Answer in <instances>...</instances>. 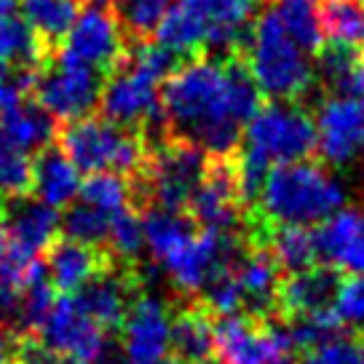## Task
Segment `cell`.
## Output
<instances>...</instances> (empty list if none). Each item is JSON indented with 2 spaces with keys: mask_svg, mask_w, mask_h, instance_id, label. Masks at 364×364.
Instances as JSON below:
<instances>
[{
  "mask_svg": "<svg viewBox=\"0 0 364 364\" xmlns=\"http://www.w3.org/2000/svg\"><path fill=\"white\" fill-rule=\"evenodd\" d=\"M260 107V89L241 51L185 59L161 86L166 134L191 139L206 156H236L244 126Z\"/></svg>",
  "mask_w": 364,
  "mask_h": 364,
  "instance_id": "1",
  "label": "cell"
},
{
  "mask_svg": "<svg viewBox=\"0 0 364 364\" xmlns=\"http://www.w3.org/2000/svg\"><path fill=\"white\" fill-rule=\"evenodd\" d=\"M346 201L341 180L314 161L276 164L268 169L260 193L244 217L265 225H316L332 217Z\"/></svg>",
  "mask_w": 364,
  "mask_h": 364,
  "instance_id": "2",
  "label": "cell"
},
{
  "mask_svg": "<svg viewBox=\"0 0 364 364\" xmlns=\"http://www.w3.org/2000/svg\"><path fill=\"white\" fill-rule=\"evenodd\" d=\"M255 14V0H174L156 30L159 46L177 59L236 51Z\"/></svg>",
  "mask_w": 364,
  "mask_h": 364,
  "instance_id": "3",
  "label": "cell"
},
{
  "mask_svg": "<svg viewBox=\"0 0 364 364\" xmlns=\"http://www.w3.org/2000/svg\"><path fill=\"white\" fill-rule=\"evenodd\" d=\"M260 94L295 102L314 86V65L308 51L287 35L276 14L268 9L250 30V43L241 51Z\"/></svg>",
  "mask_w": 364,
  "mask_h": 364,
  "instance_id": "4",
  "label": "cell"
},
{
  "mask_svg": "<svg viewBox=\"0 0 364 364\" xmlns=\"http://www.w3.org/2000/svg\"><path fill=\"white\" fill-rule=\"evenodd\" d=\"M57 142L78 171H113L132 180L142 171L150 153V139L142 132L89 115L57 129Z\"/></svg>",
  "mask_w": 364,
  "mask_h": 364,
  "instance_id": "5",
  "label": "cell"
},
{
  "mask_svg": "<svg viewBox=\"0 0 364 364\" xmlns=\"http://www.w3.org/2000/svg\"><path fill=\"white\" fill-rule=\"evenodd\" d=\"M209 164V156L182 136H161V142L150 145L148 161L142 171L132 180L134 198L145 206H159L169 212H185L201 182Z\"/></svg>",
  "mask_w": 364,
  "mask_h": 364,
  "instance_id": "6",
  "label": "cell"
},
{
  "mask_svg": "<svg viewBox=\"0 0 364 364\" xmlns=\"http://www.w3.org/2000/svg\"><path fill=\"white\" fill-rule=\"evenodd\" d=\"M241 150L265 166L306 161L316 150V124L295 102L276 100L260 105L244 126Z\"/></svg>",
  "mask_w": 364,
  "mask_h": 364,
  "instance_id": "7",
  "label": "cell"
},
{
  "mask_svg": "<svg viewBox=\"0 0 364 364\" xmlns=\"http://www.w3.org/2000/svg\"><path fill=\"white\" fill-rule=\"evenodd\" d=\"M102 80L105 75H100L97 70L62 62L51 54L33 70L30 97L51 118L68 124V121L86 118L94 110V105L100 102Z\"/></svg>",
  "mask_w": 364,
  "mask_h": 364,
  "instance_id": "8",
  "label": "cell"
},
{
  "mask_svg": "<svg viewBox=\"0 0 364 364\" xmlns=\"http://www.w3.org/2000/svg\"><path fill=\"white\" fill-rule=\"evenodd\" d=\"M185 215L201 230L220 236H233V230L244 228L247 206L241 198L236 156H220V159L209 156L204 177L196 185Z\"/></svg>",
  "mask_w": 364,
  "mask_h": 364,
  "instance_id": "9",
  "label": "cell"
},
{
  "mask_svg": "<svg viewBox=\"0 0 364 364\" xmlns=\"http://www.w3.org/2000/svg\"><path fill=\"white\" fill-rule=\"evenodd\" d=\"M292 351L284 324L271 318L233 314L215 324V359L220 364H268Z\"/></svg>",
  "mask_w": 364,
  "mask_h": 364,
  "instance_id": "10",
  "label": "cell"
},
{
  "mask_svg": "<svg viewBox=\"0 0 364 364\" xmlns=\"http://www.w3.org/2000/svg\"><path fill=\"white\" fill-rule=\"evenodd\" d=\"M124 54V33L115 14L110 9H94V6L78 11L70 33L62 38V43L54 51V57L62 62L97 70L105 78L113 73Z\"/></svg>",
  "mask_w": 364,
  "mask_h": 364,
  "instance_id": "11",
  "label": "cell"
},
{
  "mask_svg": "<svg viewBox=\"0 0 364 364\" xmlns=\"http://www.w3.org/2000/svg\"><path fill=\"white\" fill-rule=\"evenodd\" d=\"M145 289V279L134 265H113L94 276L75 292V306L105 332H121L134 297Z\"/></svg>",
  "mask_w": 364,
  "mask_h": 364,
  "instance_id": "12",
  "label": "cell"
},
{
  "mask_svg": "<svg viewBox=\"0 0 364 364\" xmlns=\"http://www.w3.org/2000/svg\"><path fill=\"white\" fill-rule=\"evenodd\" d=\"M38 338L48 351L59 356H73L86 364H97L107 353V332L97 327L73 297L54 300L46 321L38 330Z\"/></svg>",
  "mask_w": 364,
  "mask_h": 364,
  "instance_id": "13",
  "label": "cell"
},
{
  "mask_svg": "<svg viewBox=\"0 0 364 364\" xmlns=\"http://www.w3.org/2000/svg\"><path fill=\"white\" fill-rule=\"evenodd\" d=\"M316 150L327 164L343 166L364 148V97L324 100L316 115Z\"/></svg>",
  "mask_w": 364,
  "mask_h": 364,
  "instance_id": "14",
  "label": "cell"
},
{
  "mask_svg": "<svg viewBox=\"0 0 364 364\" xmlns=\"http://www.w3.org/2000/svg\"><path fill=\"white\" fill-rule=\"evenodd\" d=\"M124 351L132 362H153L169 353L171 341V308L159 295L145 289L134 297L121 327Z\"/></svg>",
  "mask_w": 364,
  "mask_h": 364,
  "instance_id": "15",
  "label": "cell"
},
{
  "mask_svg": "<svg viewBox=\"0 0 364 364\" xmlns=\"http://www.w3.org/2000/svg\"><path fill=\"white\" fill-rule=\"evenodd\" d=\"M43 257L51 284L65 295L78 292L80 287L89 284L94 276H100L102 271L115 265L113 255L105 247H89V244L73 241L68 236H57L51 241L46 247Z\"/></svg>",
  "mask_w": 364,
  "mask_h": 364,
  "instance_id": "16",
  "label": "cell"
},
{
  "mask_svg": "<svg viewBox=\"0 0 364 364\" xmlns=\"http://www.w3.org/2000/svg\"><path fill=\"white\" fill-rule=\"evenodd\" d=\"M233 276L241 287L244 314L271 318L276 314V297L282 287V268L268 247L247 244L233 262Z\"/></svg>",
  "mask_w": 364,
  "mask_h": 364,
  "instance_id": "17",
  "label": "cell"
},
{
  "mask_svg": "<svg viewBox=\"0 0 364 364\" xmlns=\"http://www.w3.org/2000/svg\"><path fill=\"white\" fill-rule=\"evenodd\" d=\"M318 257L330 268L364 276V209H338L316 230Z\"/></svg>",
  "mask_w": 364,
  "mask_h": 364,
  "instance_id": "18",
  "label": "cell"
},
{
  "mask_svg": "<svg viewBox=\"0 0 364 364\" xmlns=\"http://www.w3.org/2000/svg\"><path fill=\"white\" fill-rule=\"evenodd\" d=\"M338 271L330 265H311L306 271L289 273L282 279L279 297H276V314L282 318L306 316V314H321L332 311L335 292H338Z\"/></svg>",
  "mask_w": 364,
  "mask_h": 364,
  "instance_id": "19",
  "label": "cell"
},
{
  "mask_svg": "<svg viewBox=\"0 0 364 364\" xmlns=\"http://www.w3.org/2000/svg\"><path fill=\"white\" fill-rule=\"evenodd\" d=\"M0 220H3V230L9 233V239L30 257H38L57 239V209L38 198H27V196L11 198V204H3Z\"/></svg>",
  "mask_w": 364,
  "mask_h": 364,
  "instance_id": "20",
  "label": "cell"
},
{
  "mask_svg": "<svg viewBox=\"0 0 364 364\" xmlns=\"http://www.w3.org/2000/svg\"><path fill=\"white\" fill-rule=\"evenodd\" d=\"M169 351L180 364H209L215 359V316L198 300L171 314Z\"/></svg>",
  "mask_w": 364,
  "mask_h": 364,
  "instance_id": "21",
  "label": "cell"
},
{
  "mask_svg": "<svg viewBox=\"0 0 364 364\" xmlns=\"http://www.w3.org/2000/svg\"><path fill=\"white\" fill-rule=\"evenodd\" d=\"M80 191V177L75 164L62 153L59 145H46L35 153L33 159V191L30 193L43 201V204L54 206V209H65L68 204L75 201Z\"/></svg>",
  "mask_w": 364,
  "mask_h": 364,
  "instance_id": "22",
  "label": "cell"
},
{
  "mask_svg": "<svg viewBox=\"0 0 364 364\" xmlns=\"http://www.w3.org/2000/svg\"><path fill=\"white\" fill-rule=\"evenodd\" d=\"M57 121L46 113L38 102L22 100L0 113V136L24 153H38L57 139Z\"/></svg>",
  "mask_w": 364,
  "mask_h": 364,
  "instance_id": "23",
  "label": "cell"
},
{
  "mask_svg": "<svg viewBox=\"0 0 364 364\" xmlns=\"http://www.w3.org/2000/svg\"><path fill=\"white\" fill-rule=\"evenodd\" d=\"M35 257L24 255L0 225V330L19 332V306L27 268Z\"/></svg>",
  "mask_w": 364,
  "mask_h": 364,
  "instance_id": "24",
  "label": "cell"
},
{
  "mask_svg": "<svg viewBox=\"0 0 364 364\" xmlns=\"http://www.w3.org/2000/svg\"><path fill=\"white\" fill-rule=\"evenodd\" d=\"M318 75L335 97H364V48L330 43L318 48Z\"/></svg>",
  "mask_w": 364,
  "mask_h": 364,
  "instance_id": "25",
  "label": "cell"
},
{
  "mask_svg": "<svg viewBox=\"0 0 364 364\" xmlns=\"http://www.w3.org/2000/svg\"><path fill=\"white\" fill-rule=\"evenodd\" d=\"M75 16H78V0H22L24 24L33 30L48 54L57 51Z\"/></svg>",
  "mask_w": 364,
  "mask_h": 364,
  "instance_id": "26",
  "label": "cell"
},
{
  "mask_svg": "<svg viewBox=\"0 0 364 364\" xmlns=\"http://www.w3.org/2000/svg\"><path fill=\"white\" fill-rule=\"evenodd\" d=\"M262 247H268L282 271H306L318 260L316 233L306 225H268Z\"/></svg>",
  "mask_w": 364,
  "mask_h": 364,
  "instance_id": "27",
  "label": "cell"
},
{
  "mask_svg": "<svg viewBox=\"0 0 364 364\" xmlns=\"http://www.w3.org/2000/svg\"><path fill=\"white\" fill-rule=\"evenodd\" d=\"M271 11L300 48H306L308 54H316L321 48V0H276Z\"/></svg>",
  "mask_w": 364,
  "mask_h": 364,
  "instance_id": "28",
  "label": "cell"
},
{
  "mask_svg": "<svg viewBox=\"0 0 364 364\" xmlns=\"http://www.w3.org/2000/svg\"><path fill=\"white\" fill-rule=\"evenodd\" d=\"M321 33L330 43L364 46L362 0H321Z\"/></svg>",
  "mask_w": 364,
  "mask_h": 364,
  "instance_id": "29",
  "label": "cell"
},
{
  "mask_svg": "<svg viewBox=\"0 0 364 364\" xmlns=\"http://www.w3.org/2000/svg\"><path fill=\"white\" fill-rule=\"evenodd\" d=\"M78 196L80 201L97 206L107 217H115L126 209H132L134 191H132L129 177H121L113 171H94V174H89V180L80 185Z\"/></svg>",
  "mask_w": 364,
  "mask_h": 364,
  "instance_id": "30",
  "label": "cell"
},
{
  "mask_svg": "<svg viewBox=\"0 0 364 364\" xmlns=\"http://www.w3.org/2000/svg\"><path fill=\"white\" fill-rule=\"evenodd\" d=\"M171 6L174 0H113V14L121 24V33L139 43L156 35Z\"/></svg>",
  "mask_w": 364,
  "mask_h": 364,
  "instance_id": "31",
  "label": "cell"
},
{
  "mask_svg": "<svg viewBox=\"0 0 364 364\" xmlns=\"http://www.w3.org/2000/svg\"><path fill=\"white\" fill-rule=\"evenodd\" d=\"M59 225H62L68 239L89 244V247H105L107 233H110V217L86 201H78V204L73 201L65 206V215L59 217Z\"/></svg>",
  "mask_w": 364,
  "mask_h": 364,
  "instance_id": "32",
  "label": "cell"
},
{
  "mask_svg": "<svg viewBox=\"0 0 364 364\" xmlns=\"http://www.w3.org/2000/svg\"><path fill=\"white\" fill-rule=\"evenodd\" d=\"M110 255L115 262L121 265H134L139 255L145 250V230H142V217L134 209H126L121 215L110 217V233H107V244Z\"/></svg>",
  "mask_w": 364,
  "mask_h": 364,
  "instance_id": "33",
  "label": "cell"
},
{
  "mask_svg": "<svg viewBox=\"0 0 364 364\" xmlns=\"http://www.w3.org/2000/svg\"><path fill=\"white\" fill-rule=\"evenodd\" d=\"M287 335L292 348L300 351H311L318 343L330 341L341 332L343 321L335 316V311H321V314H306V316H292L284 318Z\"/></svg>",
  "mask_w": 364,
  "mask_h": 364,
  "instance_id": "34",
  "label": "cell"
},
{
  "mask_svg": "<svg viewBox=\"0 0 364 364\" xmlns=\"http://www.w3.org/2000/svg\"><path fill=\"white\" fill-rule=\"evenodd\" d=\"M33 191V159L0 136V196L19 198Z\"/></svg>",
  "mask_w": 364,
  "mask_h": 364,
  "instance_id": "35",
  "label": "cell"
},
{
  "mask_svg": "<svg viewBox=\"0 0 364 364\" xmlns=\"http://www.w3.org/2000/svg\"><path fill=\"white\" fill-rule=\"evenodd\" d=\"M300 364H364V338L359 335H335L306 351Z\"/></svg>",
  "mask_w": 364,
  "mask_h": 364,
  "instance_id": "36",
  "label": "cell"
},
{
  "mask_svg": "<svg viewBox=\"0 0 364 364\" xmlns=\"http://www.w3.org/2000/svg\"><path fill=\"white\" fill-rule=\"evenodd\" d=\"M332 311L343 324H353V327L364 324V276L341 279Z\"/></svg>",
  "mask_w": 364,
  "mask_h": 364,
  "instance_id": "37",
  "label": "cell"
},
{
  "mask_svg": "<svg viewBox=\"0 0 364 364\" xmlns=\"http://www.w3.org/2000/svg\"><path fill=\"white\" fill-rule=\"evenodd\" d=\"M0 364H14V335L0 330Z\"/></svg>",
  "mask_w": 364,
  "mask_h": 364,
  "instance_id": "38",
  "label": "cell"
},
{
  "mask_svg": "<svg viewBox=\"0 0 364 364\" xmlns=\"http://www.w3.org/2000/svg\"><path fill=\"white\" fill-rule=\"evenodd\" d=\"M48 364H86V362H80V359H73V356H59V353H54Z\"/></svg>",
  "mask_w": 364,
  "mask_h": 364,
  "instance_id": "39",
  "label": "cell"
},
{
  "mask_svg": "<svg viewBox=\"0 0 364 364\" xmlns=\"http://www.w3.org/2000/svg\"><path fill=\"white\" fill-rule=\"evenodd\" d=\"M129 364H180V362H177V359H166V356H164V359H153V362H129Z\"/></svg>",
  "mask_w": 364,
  "mask_h": 364,
  "instance_id": "40",
  "label": "cell"
},
{
  "mask_svg": "<svg viewBox=\"0 0 364 364\" xmlns=\"http://www.w3.org/2000/svg\"><path fill=\"white\" fill-rule=\"evenodd\" d=\"M268 364H289V362H287V356H282V359H273V362H268Z\"/></svg>",
  "mask_w": 364,
  "mask_h": 364,
  "instance_id": "41",
  "label": "cell"
},
{
  "mask_svg": "<svg viewBox=\"0 0 364 364\" xmlns=\"http://www.w3.org/2000/svg\"><path fill=\"white\" fill-rule=\"evenodd\" d=\"M0 215H3V201H0Z\"/></svg>",
  "mask_w": 364,
  "mask_h": 364,
  "instance_id": "42",
  "label": "cell"
},
{
  "mask_svg": "<svg viewBox=\"0 0 364 364\" xmlns=\"http://www.w3.org/2000/svg\"><path fill=\"white\" fill-rule=\"evenodd\" d=\"M3 70H9V68H3V65H0V73H3Z\"/></svg>",
  "mask_w": 364,
  "mask_h": 364,
  "instance_id": "43",
  "label": "cell"
},
{
  "mask_svg": "<svg viewBox=\"0 0 364 364\" xmlns=\"http://www.w3.org/2000/svg\"><path fill=\"white\" fill-rule=\"evenodd\" d=\"M14 364H16V362H14Z\"/></svg>",
  "mask_w": 364,
  "mask_h": 364,
  "instance_id": "44",
  "label": "cell"
},
{
  "mask_svg": "<svg viewBox=\"0 0 364 364\" xmlns=\"http://www.w3.org/2000/svg\"><path fill=\"white\" fill-rule=\"evenodd\" d=\"M362 3H364V0H362Z\"/></svg>",
  "mask_w": 364,
  "mask_h": 364,
  "instance_id": "45",
  "label": "cell"
}]
</instances>
